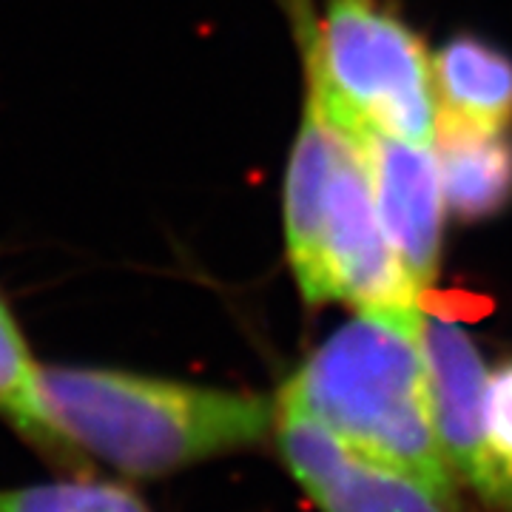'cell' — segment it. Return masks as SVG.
<instances>
[{
  "instance_id": "cell-1",
  "label": "cell",
  "mask_w": 512,
  "mask_h": 512,
  "mask_svg": "<svg viewBox=\"0 0 512 512\" xmlns=\"http://www.w3.org/2000/svg\"><path fill=\"white\" fill-rule=\"evenodd\" d=\"M40 396L63 467L126 481L171 478L274 436V402L143 370L43 365Z\"/></svg>"
},
{
  "instance_id": "cell-2",
  "label": "cell",
  "mask_w": 512,
  "mask_h": 512,
  "mask_svg": "<svg viewBox=\"0 0 512 512\" xmlns=\"http://www.w3.org/2000/svg\"><path fill=\"white\" fill-rule=\"evenodd\" d=\"M421 330V311H359L293 370L274 402L350 453L416 478L453 510L458 481L436 436Z\"/></svg>"
},
{
  "instance_id": "cell-3",
  "label": "cell",
  "mask_w": 512,
  "mask_h": 512,
  "mask_svg": "<svg viewBox=\"0 0 512 512\" xmlns=\"http://www.w3.org/2000/svg\"><path fill=\"white\" fill-rule=\"evenodd\" d=\"M285 245L308 305L356 311H421L384 237L362 143L308 94L285 174Z\"/></svg>"
},
{
  "instance_id": "cell-4",
  "label": "cell",
  "mask_w": 512,
  "mask_h": 512,
  "mask_svg": "<svg viewBox=\"0 0 512 512\" xmlns=\"http://www.w3.org/2000/svg\"><path fill=\"white\" fill-rule=\"evenodd\" d=\"M308 77V94L356 140L373 131L436 143L433 63L393 0H328L308 40Z\"/></svg>"
},
{
  "instance_id": "cell-5",
  "label": "cell",
  "mask_w": 512,
  "mask_h": 512,
  "mask_svg": "<svg viewBox=\"0 0 512 512\" xmlns=\"http://www.w3.org/2000/svg\"><path fill=\"white\" fill-rule=\"evenodd\" d=\"M421 342L436 436L450 473L490 510L512 512V464L498 456L487 439L484 387L490 373L473 336L450 319L424 316Z\"/></svg>"
},
{
  "instance_id": "cell-6",
  "label": "cell",
  "mask_w": 512,
  "mask_h": 512,
  "mask_svg": "<svg viewBox=\"0 0 512 512\" xmlns=\"http://www.w3.org/2000/svg\"><path fill=\"white\" fill-rule=\"evenodd\" d=\"M274 439L285 470L319 512H453L416 478L350 453L322 427L276 402Z\"/></svg>"
},
{
  "instance_id": "cell-7",
  "label": "cell",
  "mask_w": 512,
  "mask_h": 512,
  "mask_svg": "<svg viewBox=\"0 0 512 512\" xmlns=\"http://www.w3.org/2000/svg\"><path fill=\"white\" fill-rule=\"evenodd\" d=\"M376 211L390 251L424 296L439 274L444 191L436 154L387 134H362Z\"/></svg>"
},
{
  "instance_id": "cell-8",
  "label": "cell",
  "mask_w": 512,
  "mask_h": 512,
  "mask_svg": "<svg viewBox=\"0 0 512 512\" xmlns=\"http://www.w3.org/2000/svg\"><path fill=\"white\" fill-rule=\"evenodd\" d=\"M436 160L447 208L461 222L498 217L512 205V134L441 123Z\"/></svg>"
},
{
  "instance_id": "cell-9",
  "label": "cell",
  "mask_w": 512,
  "mask_h": 512,
  "mask_svg": "<svg viewBox=\"0 0 512 512\" xmlns=\"http://www.w3.org/2000/svg\"><path fill=\"white\" fill-rule=\"evenodd\" d=\"M441 123L501 131L512 123V57L484 37L458 35L433 60Z\"/></svg>"
},
{
  "instance_id": "cell-10",
  "label": "cell",
  "mask_w": 512,
  "mask_h": 512,
  "mask_svg": "<svg viewBox=\"0 0 512 512\" xmlns=\"http://www.w3.org/2000/svg\"><path fill=\"white\" fill-rule=\"evenodd\" d=\"M43 365L29 348L26 333L20 330L18 316L0 296V419L6 421L20 439L35 444L57 464H63L57 441L49 430L43 396H40Z\"/></svg>"
},
{
  "instance_id": "cell-11",
  "label": "cell",
  "mask_w": 512,
  "mask_h": 512,
  "mask_svg": "<svg viewBox=\"0 0 512 512\" xmlns=\"http://www.w3.org/2000/svg\"><path fill=\"white\" fill-rule=\"evenodd\" d=\"M0 512H151L123 484L69 476L23 487H0Z\"/></svg>"
},
{
  "instance_id": "cell-12",
  "label": "cell",
  "mask_w": 512,
  "mask_h": 512,
  "mask_svg": "<svg viewBox=\"0 0 512 512\" xmlns=\"http://www.w3.org/2000/svg\"><path fill=\"white\" fill-rule=\"evenodd\" d=\"M484 427H487L490 447L507 464H512V362L487 376Z\"/></svg>"
}]
</instances>
